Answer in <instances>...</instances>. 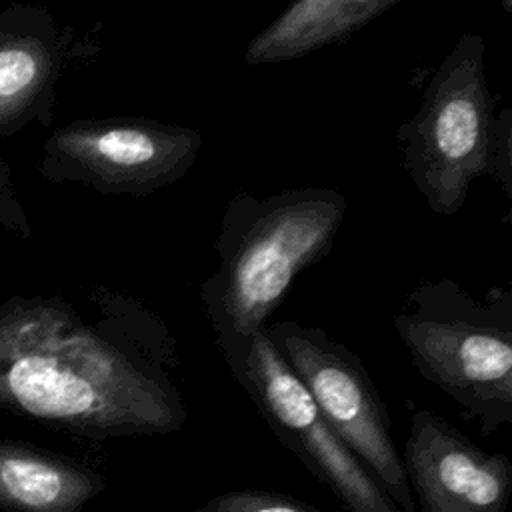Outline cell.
<instances>
[{"label":"cell","instance_id":"obj_5","mask_svg":"<svg viewBox=\"0 0 512 512\" xmlns=\"http://www.w3.org/2000/svg\"><path fill=\"white\" fill-rule=\"evenodd\" d=\"M266 332L338 440L400 512H416L386 406L360 358L324 330L296 320L268 322Z\"/></svg>","mask_w":512,"mask_h":512},{"label":"cell","instance_id":"obj_8","mask_svg":"<svg viewBox=\"0 0 512 512\" xmlns=\"http://www.w3.org/2000/svg\"><path fill=\"white\" fill-rule=\"evenodd\" d=\"M402 464L422 512H504L508 506V456L484 452L430 410L412 412Z\"/></svg>","mask_w":512,"mask_h":512},{"label":"cell","instance_id":"obj_2","mask_svg":"<svg viewBox=\"0 0 512 512\" xmlns=\"http://www.w3.org/2000/svg\"><path fill=\"white\" fill-rule=\"evenodd\" d=\"M346 208L340 190L314 186L230 198L214 242L218 268L200 284L216 340L268 326L294 278L332 250Z\"/></svg>","mask_w":512,"mask_h":512},{"label":"cell","instance_id":"obj_1","mask_svg":"<svg viewBox=\"0 0 512 512\" xmlns=\"http://www.w3.org/2000/svg\"><path fill=\"white\" fill-rule=\"evenodd\" d=\"M90 314L60 296L0 302V410L106 440L180 430L178 344L142 300L94 286Z\"/></svg>","mask_w":512,"mask_h":512},{"label":"cell","instance_id":"obj_10","mask_svg":"<svg viewBox=\"0 0 512 512\" xmlns=\"http://www.w3.org/2000/svg\"><path fill=\"white\" fill-rule=\"evenodd\" d=\"M102 490V476L78 460L28 442L0 440V510L84 512Z\"/></svg>","mask_w":512,"mask_h":512},{"label":"cell","instance_id":"obj_4","mask_svg":"<svg viewBox=\"0 0 512 512\" xmlns=\"http://www.w3.org/2000/svg\"><path fill=\"white\" fill-rule=\"evenodd\" d=\"M484 38L464 32L398 126L402 164L434 214H456L480 176H496L498 114L486 84Z\"/></svg>","mask_w":512,"mask_h":512},{"label":"cell","instance_id":"obj_11","mask_svg":"<svg viewBox=\"0 0 512 512\" xmlns=\"http://www.w3.org/2000/svg\"><path fill=\"white\" fill-rule=\"evenodd\" d=\"M400 0H298L260 30L246 46L250 66L280 64L338 44Z\"/></svg>","mask_w":512,"mask_h":512},{"label":"cell","instance_id":"obj_13","mask_svg":"<svg viewBox=\"0 0 512 512\" xmlns=\"http://www.w3.org/2000/svg\"><path fill=\"white\" fill-rule=\"evenodd\" d=\"M504 194L512 196V112L504 108L498 112V138H496V176Z\"/></svg>","mask_w":512,"mask_h":512},{"label":"cell","instance_id":"obj_3","mask_svg":"<svg viewBox=\"0 0 512 512\" xmlns=\"http://www.w3.org/2000/svg\"><path fill=\"white\" fill-rule=\"evenodd\" d=\"M392 324L416 372L484 434L512 422V290L482 298L452 278L410 290Z\"/></svg>","mask_w":512,"mask_h":512},{"label":"cell","instance_id":"obj_12","mask_svg":"<svg viewBox=\"0 0 512 512\" xmlns=\"http://www.w3.org/2000/svg\"><path fill=\"white\" fill-rule=\"evenodd\" d=\"M210 512H320L314 506L274 494V492H260V490H234L214 498L208 506Z\"/></svg>","mask_w":512,"mask_h":512},{"label":"cell","instance_id":"obj_7","mask_svg":"<svg viewBox=\"0 0 512 512\" xmlns=\"http://www.w3.org/2000/svg\"><path fill=\"white\" fill-rule=\"evenodd\" d=\"M216 344L228 370L272 432L338 496L348 512H400L326 424L266 328L242 340H216Z\"/></svg>","mask_w":512,"mask_h":512},{"label":"cell","instance_id":"obj_6","mask_svg":"<svg viewBox=\"0 0 512 512\" xmlns=\"http://www.w3.org/2000/svg\"><path fill=\"white\" fill-rule=\"evenodd\" d=\"M200 148L202 136L190 126L142 116L74 120L50 132L36 170L48 182L148 196L178 182Z\"/></svg>","mask_w":512,"mask_h":512},{"label":"cell","instance_id":"obj_9","mask_svg":"<svg viewBox=\"0 0 512 512\" xmlns=\"http://www.w3.org/2000/svg\"><path fill=\"white\" fill-rule=\"evenodd\" d=\"M66 48V34L48 8L14 2L0 10V136L30 122L52 126Z\"/></svg>","mask_w":512,"mask_h":512}]
</instances>
